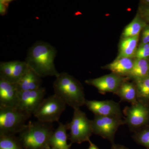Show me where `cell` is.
I'll return each instance as SVG.
<instances>
[{
  "mask_svg": "<svg viewBox=\"0 0 149 149\" xmlns=\"http://www.w3.org/2000/svg\"><path fill=\"white\" fill-rule=\"evenodd\" d=\"M90 144V146L88 149H99L97 146L95 144H93L91 141L89 142Z\"/></svg>",
  "mask_w": 149,
  "mask_h": 149,
  "instance_id": "f546056e",
  "label": "cell"
},
{
  "mask_svg": "<svg viewBox=\"0 0 149 149\" xmlns=\"http://www.w3.org/2000/svg\"><path fill=\"white\" fill-rule=\"evenodd\" d=\"M133 138L137 143L149 149V128L136 131Z\"/></svg>",
  "mask_w": 149,
  "mask_h": 149,
  "instance_id": "cb8c5ba5",
  "label": "cell"
},
{
  "mask_svg": "<svg viewBox=\"0 0 149 149\" xmlns=\"http://www.w3.org/2000/svg\"><path fill=\"white\" fill-rule=\"evenodd\" d=\"M125 116L124 124L128 126L130 130L136 132L148 122L149 119V109L145 103L138 100L123 109Z\"/></svg>",
  "mask_w": 149,
  "mask_h": 149,
  "instance_id": "ba28073f",
  "label": "cell"
},
{
  "mask_svg": "<svg viewBox=\"0 0 149 149\" xmlns=\"http://www.w3.org/2000/svg\"><path fill=\"white\" fill-rule=\"evenodd\" d=\"M54 131L51 123L30 121L19 132L18 139L24 149H47Z\"/></svg>",
  "mask_w": 149,
  "mask_h": 149,
  "instance_id": "3957f363",
  "label": "cell"
},
{
  "mask_svg": "<svg viewBox=\"0 0 149 149\" xmlns=\"http://www.w3.org/2000/svg\"><path fill=\"white\" fill-rule=\"evenodd\" d=\"M47 149H56L53 148H50V147L49 148H48Z\"/></svg>",
  "mask_w": 149,
  "mask_h": 149,
  "instance_id": "1f68e13d",
  "label": "cell"
},
{
  "mask_svg": "<svg viewBox=\"0 0 149 149\" xmlns=\"http://www.w3.org/2000/svg\"><path fill=\"white\" fill-rule=\"evenodd\" d=\"M146 26V23L137 15L124 29L122 35L125 38L139 36L141 30Z\"/></svg>",
  "mask_w": 149,
  "mask_h": 149,
  "instance_id": "d6986e66",
  "label": "cell"
},
{
  "mask_svg": "<svg viewBox=\"0 0 149 149\" xmlns=\"http://www.w3.org/2000/svg\"><path fill=\"white\" fill-rule=\"evenodd\" d=\"M18 92L16 84L0 78V107H17Z\"/></svg>",
  "mask_w": 149,
  "mask_h": 149,
  "instance_id": "7c38bea8",
  "label": "cell"
},
{
  "mask_svg": "<svg viewBox=\"0 0 149 149\" xmlns=\"http://www.w3.org/2000/svg\"><path fill=\"white\" fill-rule=\"evenodd\" d=\"M123 82V79L120 75L113 73L85 81L87 84L95 87L102 94L109 92L116 93Z\"/></svg>",
  "mask_w": 149,
  "mask_h": 149,
  "instance_id": "8fae6325",
  "label": "cell"
},
{
  "mask_svg": "<svg viewBox=\"0 0 149 149\" xmlns=\"http://www.w3.org/2000/svg\"><path fill=\"white\" fill-rule=\"evenodd\" d=\"M128 75L134 80L149 75V64L147 59H136L132 70Z\"/></svg>",
  "mask_w": 149,
  "mask_h": 149,
  "instance_id": "ac0fdd59",
  "label": "cell"
},
{
  "mask_svg": "<svg viewBox=\"0 0 149 149\" xmlns=\"http://www.w3.org/2000/svg\"><path fill=\"white\" fill-rule=\"evenodd\" d=\"M45 88H40L33 91L18 92L17 108L30 114H33L44 99Z\"/></svg>",
  "mask_w": 149,
  "mask_h": 149,
  "instance_id": "9c48e42d",
  "label": "cell"
},
{
  "mask_svg": "<svg viewBox=\"0 0 149 149\" xmlns=\"http://www.w3.org/2000/svg\"><path fill=\"white\" fill-rule=\"evenodd\" d=\"M111 149H128L127 148L122 146V145H118V144H113Z\"/></svg>",
  "mask_w": 149,
  "mask_h": 149,
  "instance_id": "83f0119b",
  "label": "cell"
},
{
  "mask_svg": "<svg viewBox=\"0 0 149 149\" xmlns=\"http://www.w3.org/2000/svg\"><path fill=\"white\" fill-rule=\"evenodd\" d=\"M56 78L53 83L56 95L74 109L85 105L83 88L77 80L65 72L60 73Z\"/></svg>",
  "mask_w": 149,
  "mask_h": 149,
  "instance_id": "7a4b0ae2",
  "label": "cell"
},
{
  "mask_svg": "<svg viewBox=\"0 0 149 149\" xmlns=\"http://www.w3.org/2000/svg\"><path fill=\"white\" fill-rule=\"evenodd\" d=\"M138 100L144 102L149 100V75L135 80Z\"/></svg>",
  "mask_w": 149,
  "mask_h": 149,
  "instance_id": "ffe728a7",
  "label": "cell"
},
{
  "mask_svg": "<svg viewBox=\"0 0 149 149\" xmlns=\"http://www.w3.org/2000/svg\"><path fill=\"white\" fill-rule=\"evenodd\" d=\"M146 2L147 3H148L149 4V0H147V1H146Z\"/></svg>",
  "mask_w": 149,
  "mask_h": 149,
  "instance_id": "4dcf8cb0",
  "label": "cell"
},
{
  "mask_svg": "<svg viewBox=\"0 0 149 149\" xmlns=\"http://www.w3.org/2000/svg\"><path fill=\"white\" fill-rule=\"evenodd\" d=\"M115 93L123 101L131 104L138 101L136 85L133 83L123 82Z\"/></svg>",
  "mask_w": 149,
  "mask_h": 149,
  "instance_id": "e0dca14e",
  "label": "cell"
},
{
  "mask_svg": "<svg viewBox=\"0 0 149 149\" xmlns=\"http://www.w3.org/2000/svg\"><path fill=\"white\" fill-rule=\"evenodd\" d=\"M67 130L66 124L59 123L58 127L50 138V147L56 149H70L71 145L67 143Z\"/></svg>",
  "mask_w": 149,
  "mask_h": 149,
  "instance_id": "5bb4252c",
  "label": "cell"
},
{
  "mask_svg": "<svg viewBox=\"0 0 149 149\" xmlns=\"http://www.w3.org/2000/svg\"><path fill=\"white\" fill-rule=\"evenodd\" d=\"M66 104L55 94L44 99L33 113L38 121L52 123L57 122Z\"/></svg>",
  "mask_w": 149,
  "mask_h": 149,
  "instance_id": "8992f818",
  "label": "cell"
},
{
  "mask_svg": "<svg viewBox=\"0 0 149 149\" xmlns=\"http://www.w3.org/2000/svg\"><path fill=\"white\" fill-rule=\"evenodd\" d=\"M133 64L134 61L131 58H120L109 65L108 68L118 75H128L132 70Z\"/></svg>",
  "mask_w": 149,
  "mask_h": 149,
  "instance_id": "9a60e30c",
  "label": "cell"
},
{
  "mask_svg": "<svg viewBox=\"0 0 149 149\" xmlns=\"http://www.w3.org/2000/svg\"><path fill=\"white\" fill-rule=\"evenodd\" d=\"M13 61L1 62L0 78L13 83Z\"/></svg>",
  "mask_w": 149,
  "mask_h": 149,
  "instance_id": "603a6c76",
  "label": "cell"
},
{
  "mask_svg": "<svg viewBox=\"0 0 149 149\" xmlns=\"http://www.w3.org/2000/svg\"><path fill=\"white\" fill-rule=\"evenodd\" d=\"M85 105L95 115L123 118L119 104L113 101L86 100Z\"/></svg>",
  "mask_w": 149,
  "mask_h": 149,
  "instance_id": "30bf717a",
  "label": "cell"
},
{
  "mask_svg": "<svg viewBox=\"0 0 149 149\" xmlns=\"http://www.w3.org/2000/svg\"><path fill=\"white\" fill-rule=\"evenodd\" d=\"M148 43H149V25H146L144 27L142 34V42L140 46L143 45Z\"/></svg>",
  "mask_w": 149,
  "mask_h": 149,
  "instance_id": "4316f807",
  "label": "cell"
},
{
  "mask_svg": "<svg viewBox=\"0 0 149 149\" xmlns=\"http://www.w3.org/2000/svg\"><path fill=\"white\" fill-rule=\"evenodd\" d=\"M0 149H23L15 135L0 134Z\"/></svg>",
  "mask_w": 149,
  "mask_h": 149,
  "instance_id": "44dd1931",
  "label": "cell"
},
{
  "mask_svg": "<svg viewBox=\"0 0 149 149\" xmlns=\"http://www.w3.org/2000/svg\"><path fill=\"white\" fill-rule=\"evenodd\" d=\"M139 36L125 38L121 41L119 56L118 58H131L136 55Z\"/></svg>",
  "mask_w": 149,
  "mask_h": 149,
  "instance_id": "2e32d148",
  "label": "cell"
},
{
  "mask_svg": "<svg viewBox=\"0 0 149 149\" xmlns=\"http://www.w3.org/2000/svg\"><path fill=\"white\" fill-rule=\"evenodd\" d=\"M42 78L29 68L16 83L19 92L33 91L41 88Z\"/></svg>",
  "mask_w": 149,
  "mask_h": 149,
  "instance_id": "4fadbf2b",
  "label": "cell"
},
{
  "mask_svg": "<svg viewBox=\"0 0 149 149\" xmlns=\"http://www.w3.org/2000/svg\"><path fill=\"white\" fill-rule=\"evenodd\" d=\"M135 56L137 58H148L149 57V43L139 46Z\"/></svg>",
  "mask_w": 149,
  "mask_h": 149,
  "instance_id": "d4e9b609",
  "label": "cell"
},
{
  "mask_svg": "<svg viewBox=\"0 0 149 149\" xmlns=\"http://www.w3.org/2000/svg\"><path fill=\"white\" fill-rule=\"evenodd\" d=\"M56 54V49L53 46L46 42L37 41L29 48L25 61L41 78L56 77L60 73L54 63Z\"/></svg>",
  "mask_w": 149,
  "mask_h": 149,
  "instance_id": "6da1fadb",
  "label": "cell"
},
{
  "mask_svg": "<svg viewBox=\"0 0 149 149\" xmlns=\"http://www.w3.org/2000/svg\"><path fill=\"white\" fill-rule=\"evenodd\" d=\"M124 124L122 118L95 115L92 120L93 133L113 143L116 133L120 125Z\"/></svg>",
  "mask_w": 149,
  "mask_h": 149,
  "instance_id": "52a82bcc",
  "label": "cell"
},
{
  "mask_svg": "<svg viewBox=\"0 0 149 149\" xmlns=\"http://www.w3.org/2000/svg\"><path fill=\"white\" fill-rule=\"evenodd\" d=\"M31 116L17 108L0 107V134L15 135L19 133Z\"/></svg>",
  "mask_w": 149,
  "mask_h": 149,
  "instance_id": "277c9868",
  "label": "cell"
},
{
  "mask_svg": "<svg viewBox=\"0 0 149 149\" xmlns=\"http://www.w3.org/2000/svg\"><path fill=\"white\" fill-rule=\"evenodd\" d=\"M12 0H1L0 1V15L1 16L6 15L8 12L10 4Z\"/></svg>",
  "mask_w": 149,
  "mask_h": 149,
  "instance_id": "484cf974",
  "label": "cell"
},
{
  "mask_svg": "<svg viewBox=\"0 0 149 149\" xmlns=\"http://www.w3.org/2000/svg\"><path fill=\"white\" fill-rule=\"evenodd\" d=\"M13 63V83L16 84L20 78L27 72L29 68L25 61H14Z\"/></svg>",
  "mask_w": 149,
  "mask_h": 149,
  "instance_id": "7402d4cb",
  "label": "cell"
},
{
  "mask_svg": "<svg viewBox=\"0 0 149 149\" xmlns=\"http://www.w3.org/2000/svg\"><path fill=\"white\" fill-rule=\"evenodd\" d=\"M66 125L70 131L69 139L72 143L91 141L90 138L93 133L92 120L88 119L86 113L80 108L74 109L72 120Z\"/></svg>",
  "mask_w": 149,
  "mask_h": 149,
  "instance_id": "5b68a950",
  "label": "cell"
},
{
  "mask_svg": "<svg viewBox=\"0 0 149 149\" xmlns=\"http://www.w3.org/2000/svg\"><path fill=\"white\" fill-rule=\"evenodd\" d=\"M143 14L146 19L149 22V8H147L145 9L144 11Z\"/></svg>",
  "mask_w": 149,
  "mask_h": 149,
  "instance_id": "f1b7e54d",
  "label": "cell"
}]
</instances>
